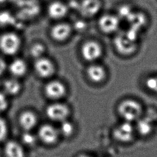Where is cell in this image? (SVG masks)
Here are the masks:
<instances>
[{
  "label": "cell",
  "mask_w": 157,
  "mask_h": 157,
  "mask_svg": "<svg viewBox=\"0 0 157 157\" xmlns=\"http://www.w3.org/2000/svg\"><path fill=\"white\" fill-rule=\"evenodd\" d=\"M117 111L123 121L132 123L141 117L142 107L136 100L126 99L119 103Z\"/></svg>",
  "instance_id": "1"
},
{
  "label": "cell",
  "mask_w": 157,
  "mask_h": 157,
  "mask_svg": "<svg viewBox=\"0 0 157 157\" xmlns=\"http://www.w3.org/2000/svg\"><path fill=\"white\" fill-rule=\"evenodd\" d=\"M21 40L14 32H6L0 36V50L6 55H13L20 50Z\"/></svg>",
  "instance_id": "2"
},
{
  "label": "cell",
  "mask_w": 157,
  "mask_h": 157,
  "mask_svg": "<svg viewBox=\"0 0 157 157\" xmlns=\"http://www.w3.org/2000/svg\"><path fill=\"white\" fill-rule=\"evenodd\" d=\"M135 132V127L132 123L123 121L113 129L112 135L118 142L128 143L133 139Z\"/></svg>",
  "instance_id": "3"
},
{
  "label": "cell",
  "mask_w": 157,
  "mask_h": 157,
  "mask_svg": "<svg viewBox=\"0 0 157 157\" xmlns=\"http://www.w3.org/2000/svg\"><path fill=\"white\" fill-rule=\"evenodd\" d=\"M83 58L89 62H94L102 55V48L99 43L95 40H88L83 44L81 48Z\"/></svg>",
  "instance_id": "4"
},
{
  "label": "cell",
  "mask_w": 157,
  "mask_h": 157,
  "mask_svg": "<svg viewBox=\"0 0 157 157\" xmlns=\"http://www.w3.org/2000/svg\"><path fill=\"white\" fill-rule=\"evenodd\" d=\"M116 49L123 55H129L136 50V41L129 37L125 33L118 35L114 41Z\"/></svg>",
  "instance_id": "5"
},
{
  "label": "cell",
  "mask_w": 157,
  "mask_h": 157,
  "mask_svg": "<svg viewBox=\"0 0 157 157\" xmlns=\"http://www.w3.org/2000/svg\"><path fill=\"white\" fill-rule=\"evenodd\" d=\"M120 18L113 14H104L102 15L98 21L100 29L104 33L111 34L117 32L120 26Z\"/></svg>",
  "instance_id": "6"
},
{
  "label": "cell",
  "mask_w": 157,
  "mask_h": 157,
  "mask_svg": "<svg viewBox=\"0 0 157 157\" xmlns=\"http://www.w3.org/2000/svg\"><path fill=\"white\" fill-rule=\"evenodd\" d=\"M34 67L36 74L42 78L51 77L55 71V66L53 61L45 56L36 59Z\"/></svg>",
  "instance_id": "7"
},
{
  "label": "cell",
  "mask_w": 157,
  "mask_h": 157,
  "mask_svg": "<svg viewBox=\"0 0 157 157\" xmlns=\"http://www.w3.org/2000/svg\"><path fill=\"white\" fill-rule=\"evenodd\" d=\"M72 33V26L66 22L56 23L51 29L50 35L52 39L57 42L66 40Z\"/></svg>",
  "instance_id": "8"
},
{
  "label": "cell",
  "mask_w": 157,
  "mask_h": 157,
  "mask_svg": "<svg viewBox=\"0 0 157 157\" xmlns=\"http://www.w3.org/2000/svg\"><path fill=\"white\" fill-rule=\"evenodd\" d=\"M101 0H82L78 4V9L82 15L91 17L96 15L101 10Z\"/></svg>",
  "instance_id": "9"
},
{
  "label": "cell",
  "mask_w": 157,
  "mask_h": 157,
  "mask_svg": "<svg viewBox=\"0 0 157 157\" xmlns=\"http://www.w3.org/2000/svg\"><path fill=\"white\" fill-rule=\"evenodd\" d=\"M69 110L67 107L60 103H55L50 105L46 110L48 118L55 121H63L67 116Z\"/></svg>",
  "instance_id": "10"
},
{
  "label": "cell",
  "mask_w": 157,
  "mask_h": 157,
  "mask_svg": "<svg viewBox=\"0 0 157 157\" xmlns=\"http://www.w3.org/2000/svg\"><path fill=\"white\" fill-rule=\"evenodd\" d=\"M66 87L60 81L53 80L48 82L45 86L46 95L52 99H59L63 97L66 93Z\"/></svg>",
  "instance_id": "11"
},
{
  "label": "cell",
  "mask_w": 157,
  "mask_h": 157,
  "mask_svg": "<svg viewBox=\"0 0 157 157\" xmlns=\"http://www.w3.org/2000/svg\"><path fill=\"white\" fill-rule=\"evenodd\" d=\"M67 6L59 1L51 2L47 8V13L49 17L54 20H61L64 18L68 13Z\"/></svg>",
  "instance_id": "12"
},
{
  "label": "cell",
  "mask_w": 157,
  "mask_h": 157,
  "mask_svg": "<svg viewBox=\"0 0 157 157\" xmlns=\"http://www.w3.org/2000/svg\"><path fill=\"white\" fill-rule=\"evenodd\" d=\"M86 75L91 82L94 83H101L106 77V71L100 64H92L88 67Z\"/></svg>",
  "instance_id": "13"
},
{
  "label": "cell",
  "mask_w": 157,
  "mask_h": 157,
  "mask_svg": "<svg viewBox=\"0 0 157 157\" xmlns=\"http://www.w3.org/2000/svg\"><path fill=\"white\" fill-rule=\"evenodd\" d=\"M9 70L13 77H23L26 74L28 66L26 61L21 58H15L9 65Z\"/></svg>",
  "instance_id": "14"
},
{
  "label": "cell",
  "mask_w": 157,
  "mask_h": 157,
  "mask_svg": "<svg viewBox=\"0 0 157 157\" xmlns=\"http://www.w3.org/2000/svg\"><path fill=\"white\" fill-rule=\"evenodd\" d=\"M39 134L41 140L47 144H52L58 138L57 130L50 124L41 126L39 131Z\"/></svg>",
  "instance_id": "15"
},
{
  "label": "cell",
  "mask_w": 157,
  "mask_h": 157,
  "mask_svg": "<svg viewBox=\"0 0 157 157\" xmlns=\"http://www.w3.org/2000/svg\"><path fill=\"white\" fill-rule=\"evenodd\" d=\"M135 129L142 136H147L153 131V121L149 118L140 117L136 121Z\"/></svg>",
  "instance_id": "16"
},
{
  "label": "cell",
  "mask_w": 157,
  "mask_h": 157,
  "mask_svg": "<svg viewBox=\"0 0 157 157\" xmlns=\"http://www.w3.org/2000/svg\"><path fill=\"white\" fill-rule=\"evenodd\" d=\"M5 153L7 157H24V151L17 142L10 140L5 146Z\"/></svg>",
  "instance_id": "17"
},
{
  "label": "cell",
  "mask_w": 157,
  "mask_h": 157,
  "mask_svg": "<svg viewBox=\"0 0 157 157\" xmlns=\"http://www.w3.org/2000/svg\"><path fill=\"white\" fill-rule=\"evenodd\" d=\"M20 122L23 128L29 130L34 127L37 122L36 116L30 111L23 113L20 118Z\"/></svg>",
  "instance_id": "18"
},
{
  "label": "cell",
  "mask_w": 157,
  "mask_h": 157,
  "mask_svg": "<svg viewBox=\"0 0 157 157\" xmlns=\"http://www.w3.org/2000/svg\"><path fill=\"white\" fill-rule=\"evenodd\" d=\"M4 89L6 93L10 95H15L19 93L21 89V85L15 77H12L5 80Z\"/></svg>",
  "instance_id": "19"
},
{
  "label": "cell",
  "mask_w": 157,
  "mask_h": 157,
  "mask_svg": "<svg viewBox=\"0 0 157 157\" xmlns=\"http://www.w3.org/2000/svg\"><path fill=\"white\" fill-rule=\"evenodd\" d=\"M127 20L131 23V28L137 31V28H141L145 24L146 18L142 13L139 12L134 13L133 12Z\"/></svg>",
  "instance_id": "20"
},
{
  "label": "cell",
  "mask_w": 157,
  "mask_h": 157,
  "mask_svg": "<svg viewBox=\"0 0 157 157\" xmlns=\"http://www.w3.org/2000/svg\"><path fill=\"white\" fill-rule=\"evenodd\" d=\"M45 52V46L39 42H37L31 45L29 49V53L31 56L34 58L36 59L44 56V55Z\"/></svg>",
  "instance_id": "21"
},
{
  "label": "cell",
  "mask_w": 157,
  "mask_h": 157,
  "mask_svg": "<svg viewBox=\"0 0 157 157\" xmlns=\"http://www.w3.org/2000/svg\"><path fill=\"white\" fill-rule=\"evenodd\" d=\"M145 85L148 90L157 94V75L147 77L145 80Z\"/></svg>",
  "instance_id": "22"
},
{
  "label": "cell",
  "mask_w": 157,
  "mask_h": 157,
  "mask_svg": "<svg viewBox=\"0 0 157 157\" xmlns=\"http://www.w3.org/2000/svg\"><path fill=\"white\" fill-rule=\"evenodd\" d=\"M132 12L133 11L129 6L122 5L118 9L117 16L120 19L121 18L123 19H128Z\"/></svg>",
  "instance_id": "23"
},
{
  "label": "cell",
  "mask_w": 157,
  "mask_h": 157,
  "mask_svg": "<svg viewBox=\"0 0 157 157\" xmlns=\"http://www.w3.org/2000/svg\"><path fill=\"white\" fill-rule=\"evenodd\" d=\"M60 129L64 135L69 136L72 134L74 129V127L71 123H70L68 121L64 120L62 121Z\"/></svg>",
  "instance_id": "24"
},
{
  "label": "cell",
  "mask_w": 157,
  "mask_h": 157,
  "mask_svg": "<svg viewBox=\"0 0 157 157\" xmlns=\"http://www.w3.org/2000/svg\"><path fill=\"white\" fill-rule=\"evenodd\" d=\"M22 140L25 144L32 145L36 142V137L29 132H25L22 136Z\"/></svg>",
  "instance_id": "25"
},
{
  "label": "cell",
  "mask_w": 157,
  "mask_h": 157,
  "mask_svg": "<svg viewBox=\"0 0 157 157\" xmlns=\"http://www.w3.org/2000/svg\"><path fill=\"white\" fill-rule=\"evenodd\" d=\"M7 134V126L5 121L0 118V141L4 140Z\"/></svg>",
  "instance_id": "26"
},
{
  "label": "cell",
  "mask_w": 157,
  "mask_h": 157,
  "mask_svg": "<svg viewBox=\"0 0 157 157\" xmlns=\"http://www.w3.org/2000/svg\"><path fill=\"white\" fill-rule=\"evenodd\" d=\"M8 105V101L4 93L0 91V112L4 110Z\"/></svg>",
  "instance_id": "27"
},
{
  "label": "cell",
  "mask_w": 157,
  "mask_h": 157,
  "mask_svg": "<svg viewBox=\"0 0 157 157\" xmlns=\"http://www.w3.org/2000/svg\"><path fill=\"white\" fill-rule=\"evenodd\" d=\"M7 68V64L6 61L2 58L0 56V75H1L6 71Z\"/></svg>",
  "instance_id": "28"
},
{
  "label": "cell",
  "mask_w": 157,
  "mask_h": 157,
  "mask_svg": "<svg viewBox=\"0 0 157 157\" xmlns=\"http://www.w3.org/2000/svg\"><path fill=\"white\" fill-rule=\"evenodd\" d=\"M77 23H75V28H77L78 30L80 31H82L84 29L86 28V23L85 22L83 21H79L78 22H76Z\"/></svg>",
  "instance_id": "29"
},
{
  "label": "cell",
  "mask_w": 157,
  "mask_h": 157,
  "mask_svg": "<svg viewBox=\"0 0 157 157\" xmlns=\"http://www.w3.org/2000/svg\"><path fill=\"white\" fill-rule=\"evenodd\" d=\"M78 157H93V156H89V155H82L79 156Z\"/></svg>",
  "instance_id": "30"
}]
</instances>
